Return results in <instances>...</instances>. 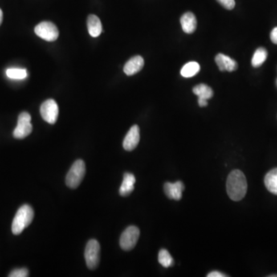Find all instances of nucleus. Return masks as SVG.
Returning a JSON list of instances; mask_svg holds the SVG:
<instances>
[{
    "label": "nucleus",
    "instance_id": "f257e3e1",
    "mask_svg": "<svg viewBox=\"0 0 277 277\" xmlns=\"http://www.w3.org/2000/svg\"><path fill=\"white\" fill-rule=\"evenodd\" d=\"M226 191L232 200L240 201L244 198L247 192V182L242 171L235 169L230 173L226 182Z\"/></svg>",
    "mask_w": 277,
    "mask_h": 277
},
{
    "label": "nucleus",
    "instance_id": "f03ea898",
    "mask_svg": "<svg viewBox=\"0 0 277 277\" xmlns=\"http://www.w3.org/2000/svg\"><path fill=\"white\" fill-rule=\"evenodd\" d=\"M34 218V211L29 205H23L18 209L12 223V232L14 235H19L30 226Z\"/></svg>",
    "mask_w": 277,
    "mask_h": 277
},
{
    "label": "nucleus",
    "instance_id": "7ed1b4c3",
    "mask_svg": "<svg viewBox=\"0 0 277 277\" xmlns=\"http://www.w3.org/2000/svg\"><path fill=\"white\" fill-rule=\"evenodd\" d=\"M86 174V164L82 160H78L73 164L66 178L67 186L75 189L80 185Z\"/></svg>",
    "mask_w": 277,
    "mask_h": 277
},
{
    "label": "nucleus",
    "instance_id": "20e7f679",
    "mask_svg": "<svg viewBox=\"0 0 277 277\" xmlns=\"http://www.w3.org/2000/svg\"><path fill=\"white\" fill-rule=\"evenodd\" d=\"M100 246L95 240H90L85 249V259L90 270H95L99 265Z\"/></svg>",
    "mask_w": 277,
    "mask_h": 277
},
{
    "label": "nucleus",
    "instance_id": "39448f33",
    "mask_svg": "<svg viewBox=\"0 0 277 277\" xmlns=\"http://www.w3.org/2000/svg\"><path fill=\"white\" fill-rule=\"evenodd\" d=\"M33 131V126L31 124V116L26 112H22L19 114L17 127L13 131V136L16 139L22 140L27 137Z\"/></svg>",
    "mask_w": 277,
    "mask_h": 277
},
{
    "label": "nucleus",
    "instance_id": "423d86ee",
    "mask_svg": "<svg viewBox=\"0 0 277 277\" xmlns=\"http://www.w3.org/2000/svg\"><path fill=\"white\" fill-rule=\"evenodd\" d=\"M140 232L136 226H130L127 227L122 233L119 244L122 249L126 251H129L136 246Z\"/></svg>",
    "mask_w": 277,
    "mask_h": 277
},
{
    "label": "nucleus",
    "instance_id": "0eeeda50",
    "mask_svg": "<svg viewBox=\"0 0 277 277\" xmlns=\"http://www.w3.org/2000/svg\"><path fill=\"white\" fill-rule=\"evenodd\" d=\"M35 33L44 40L54 42L59 37V30L55 24L51 22H42L35 27Z\"/></svg>",
    "mask_w": 277,
    "mask_h": 277
},
{
    "label": "nucleus",
    "instance_id": "6e6552de",
    "mask_svg": "<svg viewBox=\"0 0 277 277\" xmlns=\"http://www.w3.org/2000/svg\"><path fill=\"white\" fill-rule=\"evenodd\" d=\"M40 114L42 119L50 124H55L59 116V107L54 99H47L41 105Z\"/></svg>",
    "mask_w": 277,
    "mask_h": 277
},
{
    "label": "nucleus",
    "instance_id": "1a4fd4ad",
    "mask_svg": "<svg viewBox=\"0 0 277 277\" xmlns=\"http://www.w3.org/2000/svg\"><path fill=\"white\" fill-rule=\"evenodd\" d=\"M140 128L137 125L132 126L123 140V148L127 151L133 150L140 143Z\"/></svg>",
    "mask_w": 277,
    "mask_h": 277
},
{
    "label": "nucleus",
    "instance_id": "9d476101",
    "mask_svg": "<svg viewBox=\"0 0 277 277\" xmlns=\"http://www.w3.org/2000/svg\"><path fill=\"white\" fill-rule=\"evenodd\" d=\"M184 189H185V185L181 181H177L174 184L167 182L164 185L166 195L171 200H181Z\"/></svg>",
    "mask_w": 277,
    "mask_h": 277
},
{
    "label": "nucleus",
    "instance_id": "9b49d317",
    "mask_svg": "<svg viewBox=\"0 0 277 277\" xmlns=\"http://www.w3.org/2000/svg\"><path fill=\"white\" fill-rule=\"evenodd\" d=\"M215 61L221 72L235 71L238 67V64L234 59L222 54H219L215 58Z\"/></svg>",
    "mask_w": 277,
    "mask_h": 277
},
{
    "label": "nucleus",
    "instance_id": "f8f14e48",
    "mask_svg": "<svg viewBox=\"0 0 277 277\" xmlns=\"http://www.w3.org/2000/svg\"><path fill=\"white\" fill-rule=\"evenodd\" d=\"M144 66V59L140 55H136L127 61L123 68V71L127 75H132L141 71Z\"/></svg>",
    "mask_w": 277,
    "mask_h": 277
},
{
    "label": "nucleus",
    "instance_id": "ddd939ff",
    "mask_svg": "<svg viewBox=\"0 0 277 277\" xmlns=\"http://www.w3.org/2000/svg\"><path fill=\"white\" fill-rule=\"evenodd\" d=\"M180 22L184 33L187 34L194 33L197 30V20L194 14L190 12L184 13L180 18Z\"/></svg>",
    "mask_w": 277,
    "mask_h": 277
},
{
    "label": "nucleus",
    "instance_id": "4468645a",
    "mask_svg": "<svg viewBox=\"0 0 277 277\" xmlns=\"http://www.w3.org/2000/svg\"><path fill=\"white\" fill-rule=\"evenodd\" d=\"M136 177L132 173H126L123 176V181L119 188V194L122 197H127L134 189Z\"/></svg>",
    "mask_w": 277,
    "mask_h": 277
},
{
    "label": "nucleus",
    "instance_id": "2eb2a0df",
    "mask_svg": "<svg viewBox=\"0 0 277 277\" xmlns=\"http://www.w3.org/2000/svg\"><path fill=\"white\" fill-rule=\"evenodd\" d=\"M87 28L89 33L92 37H98L103 31L101 21L95 15H90L87 18Z\"/></svg>",
    "mask_w": 277,
    "mask_h": 277
},
{
    "label": "nucleus",
    "instance_id": "dca6fc26",
    "mask_svg": "<svg viewBox=\"0 0 277 277\" xmlns=\"http://www.w3.org/2000/svg\"><path fill=\"white\" fill-rule=\"evenodd\" d=\"M264 184L270 193L277 195V168L272 169L265 176Z\"/></svg>",
    "mask_w": 277,
    "mask_h": 277
},
{
    "label": "nucleus",
    "instance_id": "f3484780",
    "mask_svg": "<svg viewBox=\"0 0 277 277\" xmlns=\"http://www.w3.org/2000/svg\"><path fill=\"white\" fill-rule=\"evenodd\" d=\"M193 93L198 96L200 99H211L213 96V91L211 87H209L207 85L201 84L197 85L193 88Z\"/></svg>",
    "mask_w": 277,
    "mask_h": 277
},
{
    "label": "nucleus",
    "instance_id": "a211bd4d",
    "mask_svg": "<svg viewBox=\"0 0 277 277\" xmlns=\"http://www.w3.org/2000/svg\"><path fill=\"white\" fill-rule=\"evenodd\" d=\"M267 55H268V53L265 48L260 47L257 49L254 56L252 58V66L255 68L262 66V63L266 60Z\"/></svg>",
    "mask_w": 277,
    "mask_h": 277
},
{
    "label": "nucleus",
    "instance_id": "6ab92c4d",
    "mask_svg": "<svg viewBox=\"0 0 277 277\" xmlns=\"http://www.w3.org/2000/svg\"><path fill=\"white\" fill-rule=\"evenodd\" d=\"M200 70V66L197 62H189L186 63L181 70V75L185 78L193 77L197 75Z\"/></svg>",
    "mask_w": 277,
    "mask_h": 277
},
{
    "label": "nucleus",
    "instance_id": "aec40b11",
    "mask_svg": "<svg viewBox=\"0 0 277 277\" xmlns=\"http://www.w3.org/2000/svg\"><path fill=\"white\" fill-rule=\"evenodd\" d=\"M158 260L162 266L165 268H169L173 265V259L169 252L165 249H162L159 252Z\"/></svg>",
    "mask_w": 277,
    "mask_h": 277
},
{
    "label": "nucleus",
    "instance_id": "412c9836",
    "mask_svg": "<svg viewBox=\"0 0 277 277\" xmlns=\"http://www.w3.org/2000/svg\"><path fill=\"white\" fill-rule=\"evenodd\" d=\"M6 75L13 79H23L27 77V71L25 69L9 68L6 70Z\"/></svg>",
    "mask_w": 277,
    "mask_h": 277
},
{
    "label": "nucleus",
    "instance_id": "4be33fe9",
    "mask_svg": "<svg viewBox=\"0 0 277 277\" xmlns=\"http://www.w3.org/2000/svg\"><path fill=\"white\" fill-rule=\"evenodd\" d=\"M29 276V270L26 268L16 269L9 274V277H26Z\"/></svg>",
    "mask_w": 277,
    "mask_h": 277
},
{
    "label": "nucleus",
    "instance_id": "5701e85b",
    "mask_svg": "<svg viewBox=\"0 0 277 277\" xmlns=\"http://www.w3.org/2000/svg\"><path fill=\"white\" fill-rule=\"evenodd\" d=\"M217 1L225 9H229V10H231V9L235 7V0H217Z\"/></svg>",
    "mask_w": 277,
    "mask_h": 277
},
{
    "label": "nucleus",
    "instance_id": "b1692460",
    "mask_svg": "<svg viewBox=\"0 0 277 277\" xmlns=\"http://www.w3.org/2000/svg\"><path fill=\"white\" fill-rule=\"evenodd\" d=\"M270 39L274 44L277 45V27L274 28V30H272L270 33Z\"/></svg>",
    "mask_w": 277,
    "mask_h": 277
},
{
    "label": "nucleus",
    "instance_id": "393cba45",
    "mask_svg": "<svg viewBox=\"0 0 277 277\" xmlns=\"http://www.w3.org/2000/svg\"><path fill=\"white\" fill-rule=\"evenodd\" d=\"M208 277H227L226 275H224L223 274L218 271H213L209 273L207 275Z\"/></svg>",
    "mask_w": 277,
    "mask_h": 277
},
{
    "label": "nucleus",
    "instance_id": "a878e982",
    "mask_svg": "<svg viewBox=\"0 0 277 277\" xmlns=\"http://www.w3.org/2000/svg\"><path fill=\"white\" fill-rule=\"evenodd\" d=\"M198 103L200 107H206L208 105V100L198 99Z\"/></svg>",
    "mask_w": 277,
    "mask_h": 277
},
{
    "label": "nucleus",
    "instance_id": "bb28decb",
    "mask_svg": "<svg viewBox=\"0 0 277 277\" xmlns=\"http://www.w3.org/2000/svg\"><path fill=\"white\" fill-rule=\"evenodd\" d=\"M2 18H3V14H2V9H0V26L2 24Z\"/></svg>",
    "mask_w": 277,
    "mask_h": 277
},
{
    "label": "nucleus",
    "instance_id": "cd10ccee",
    "mask_svg": "<svg viewBox=\"0 0 277 277\" xmlns=\"http://www.w3.org/2000/svg\"><path fill=\"white\" fill-rule=\"evenodd\" d=\"M277 277V275H271V276H270V277Z\"/></svg>",
    "mask_w": 277,
    "mask_h": 277
}]
</instances>
